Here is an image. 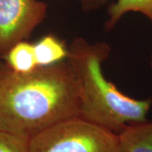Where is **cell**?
Wrapping results in <instances>:
<instances>
[{
  "label": "cell",
  "mask_w": 152,
  "mask_h": 152,
  "mask_svg": "<svg viewBox=\"0 0 152 152\" xmlns=\"http://www.w3.org/2000/svg\"><path fill=\"white\" fill-rule=\"evenodd\" d=\"M80 86L69 62L20 74L0 59V129L30 140L79 116Z\"/></svg>",
  "instance_id": "6da1fadb"
},
{
  "label": "cell",
  "mask_w": 152,
  "mask_h": 152,
  "mask_svg": "<svg viewBox=\"0 0 152 152\" xmlns=\"http://www.w3.org/2000/svg\"><path fill=\"white\" fill-rule=\"evenodd\" d=\"M110 52L106 42L90 43L77 37L69 47L67 61L80 86L79 116L119 134L128 125L146 122L152 100L130 97L106 79L102 64Z\"/></svg>",
  "instance_id": "7a4b0ae2"
},
{
  "label": "cell",
  "mask_w": 152,
  "mask_h": 152,
  "mask_svg": "<svg viewBox=\"0 0 152 152\" xmlns=\"http://www.w3.org/2000/svg\"><path fill=\"white\" fill-rule=\"evenodd\" d=\"M29 152H119V137L102 126L76 116L31 138Z\"/></svg>",
  "instance_id": "3957f363"
},
{
  "label": "cell",
  "mask_w": 152,
  "mask_h": 152,
  "mask_svg": "<svg viewBox=\"0 0 152 152\" xmlns=\"http://www.w3.org/2000/svg\"><path fill=\"white\" fill-rule=\"evenodd\" d=\"M48 8L41 0H0V59L30 37L47 17Z\"/></svg>",
  "instance_id": "277c9868"
},
{
  "label": "cell",
  "mask_w": 152,
  "mask_h": 152,
  "mask_svg": "<svg viewBox=\"0 0 152 152\" xmlns=\"http://www.w3.org/2000/svg\"><path fill=\"white\" fill-rule=\"evenodd\" d=\"M118 137L119 152H152V123L128 125Z\"/></svg>",
  "instance_id": "5b68a950"
},
{
  "label": "cell",
  "mask_w": 152,
  "mask_h": 152,
  "mask_svg": "<svg viewBox=\"0 0 152 152\" xmlns=\"http://www.w3.org/2000/svg\"><path fill=\"white\" fill-rule=\"evenodd\" d=\"M38 66H49L64 61L69 56V47L53 34H48L34 43Z\"/></svg>",
  "instance_id": "8992f818"
},
{
  "label": "cell",
  "mask_w": 152,
  "mask_h": 152,
  "mask_svg": "<svg viewBox=\"0 0 152 152\" xmlns=\"http://www.w3.org/2000/svg\"><path fill=\"white\" fill-rule=\"evenodd\" d=\"M140 13L152 23V0H117L108 6V19L105 22L106 31H111L125 14Z\"/></svg>",
  "instance_id": "52a82bcc"
},
{
  "label": "cell",
  "mask_w": 152,
  "mask_h": 152,
  "mask_svg": "<svg viewBox=\"0 0 152 152\" xmlns=\"http://www.w3.org/2000/svg\"><path fill=\"white\" fill-rule=\"evenodd\" d=\"M3 60L13 70L20 74L31 73L38 67L34 44L26 40L15 44Z\"/></svg>",
  "instance_id": "ba28073f"
},
{
  "label": "cell",
  "mask_w": 152,
  "mask_h": 152,
  "mask_svg": "<svg viewBox=\"0 0 152 152\" xmlns=\"http://www.w3.org/2000/svg\"><path fill=\"white\" fill-rule=\"evenodd\" d=\"M0 152H29V140L0 129Z\"/></svg>",
  "instance_id": "9c48e42d"
},
{
  "label": "cell",
  "mask_w": 152,
  "mask_h": 152,
  "mask_svg": "<svg viewBox=\"0 0 152 152\" xmlns=\"http://www.w3.org/2000/svg\"><path fill=\"white\" fill-rule=\"evenodd\" d=\"M111 0H78L83 10L92 11L106 6Z\"/></svg>",
  "instance_id": "30bf717a"
},
{
  "label": "cell",
  "mask_w": 152,
  "mask_h": 152,
  "mask_svg": "<svg viewBox=\"0 0 152 152\" xmlns=\"http://www.w3.org/2000/svg\"><path fill=\"white\" fill-rule=\"evenodd\" d=\"M151 66L152 68V51H151Z\"/></svg>",
  "instance_id": "8fae6325"
}]
</instances>
